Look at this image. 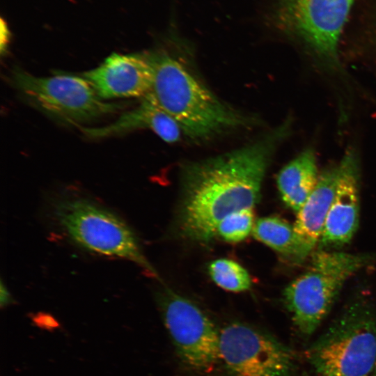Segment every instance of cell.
<instances>
[{"mask_svg": "<svg viewBox=\"0 0 376 376\" xmlns=\"http://www.w3.org/2000/svg\"><path fill=\"white\" fill-rule=\"evenodd\" d=\"M12 81L41 110L71 124L93 120L122 108L121 105L102 101L81 76L61 74L40 77L16 68L12 72Z\"/></svg>", "mask_w": 376, "mask_h": 376, "instance_id": "cell-7", "label": "cell"}, {"mask_svg": "<svg viewBox=\"0 0 376 376\" xmlns=\"http://www.w3.org/2000/svg\"><path fill=\"white\" fill-rule=\"evenodd\" d=\"M284 124L265 139L229 153L187 165L182 176L178 225L180 235L207 243L228 214L253 209L276 145L289 131Z\"/></svg>", "mask_w": 376, "mask_h": 376, "instance_id": "cell-1", "label": "cell"}, {"mask_svg": "<svg viewBox=\"0 0 376 376\" xmlns=\"http://www.w3.org/2000/svg\"><path fill=\"white\" fill-rule=\"evenodd\" d=\"M208 272L213 281L221 288L230 292H243L251 285L248 272L237 262L220 258L208 266Z\"/></svg>", "mask_w": 376, "mask_h": 376, "instance_id": "cell-16", "label": "cell"}, {"mask_svg": "<svg viewBox=\"0 0 376 376\" xmlns=\"http://www.w3.org/2000/svg\"><path fill=\"white\" fill-rule=\"evenodd\" d=\"M153 131L168 143L180 139L183 132L177 121L157 104L151 92L134 109L123 113L116 121L100 127H81V131L93 139L113 136L136 129Z\"/></svg>", "mask_w": 376, "mask_h": 376, "instance_id": "cell-12", "label": "cell"}, {"mask_svg": "<svg viewBox=\"0 0 376 376\" xmlns=\"http://www.w3.org/2000/svg\"><path fill=\"white\" fill-rule=\"evenodd\" d=\"M252 234L257 240L293 263H302L313 252L297 233L294 225L276 216L258 219Z\"/></svg>", "mask_w": 376, "mask_h": 376, "instance_id": "cell-15", "label": "cell"}, {"mask_svg": "<svg viewBox=\"0 0 376 376\" xmlns=\"http://www.w3.org/2000/svg\"><path fill=\"white\" fill-rule=\"evenodd\" d=\"M308 363L321 376H368L376 363V306L355 295L306 349Z\"/></svg>", "mask_w": 376, "mask_h": 376, "instance_id": "cell-3", "label": "cell"}, {"mask_svg": "<svg viewBox=\"0 0 376 376\" xmlns=\"http://www.w3.org/2000/svg\"><path fill=\"white\" fill-rule=\"evenodd\" d=\"M337 166L335 194L318 242L320 249L344 246L359 226L361 166L356 150H347Z\"/></svg>", "mask_w": 376, "mask_h": 376, "instance_id": "cell-10", "label": "cell"}, {"mask_svg": "<svg viewBox=\"0 0 376 376\" xmlns=\"http://www.w3.org/2000/svg\"><path fill=\"white\" fill-rule=\"evenodd\" d=\"M150 56L155 70L150 92L185 134L206 138L249 123L217 98L177 59L162 53Z\"/></svg>", "mask_w": 376, "mask_h": 376, "instance_id": "cell-2", "label": "cell"}, {"mask_svg": "<svg viewBox=\"0 0 376 376\" xmlns=\"http://www.w3.org/2000/svg\"><path fill=\"white\" fill-rule=\"evenodd\" d=\"M219 360L229 376H295L297 357L274 337L240 322L220 331Z\"/></svg>", "mask_w": 376, "mask_h": 376, "instance_id": "cell-8", "label": "cell"}, {"mask_svg": "<svg viewBox=\"0 0 376 376\" xmlns=\"http://www.w3.org/2000/svg\"><path fill=\"white\" fill-rule=\"evenodd\" d=\"M306 269L284 290L285 306L299 334L309 338L327 317L345 282L376 256L319 249Z\"/></svg>", "mask_w": 376, "mask_h": 376, "instance_id": "cell-4", "label": "cell"}, {"mask_svg": "<svg viewBox=\"0 0 376 376\" xmlns=\"http://www.w3.org/2000/svg\"><path fill=\"white\" fill-rule=\"evenodd\" d=\"M81 76L101 99L143 97L152 88L155 70L150 54L113 53Z\"/></svg>", "mask_w": 376, "mask_h": 376, "instance_id": "cell-11", "label": "cell"}, {"mask_svg": "<svg viewBox=\"0 0 376 376\" xmlns=\"http://www.w3.org/2000/svg\"><path fill=\"white\" fill-rule=\"evenodd\" d=\"M253 209L235 211L224 218L217 227V235L228 242H240L253 230L254 217Z\"/></svg>", "mask_w": 376, "mask_h": 376, "instance_id": "cell-17", "label": "cell"}, {"mask_svg": "<svg viewBox=\"0 0 376 376\" xmlns=\"http://www.w3.org/2000/svg\"><path fill=\"white\" fill-rule=\"evenodd\" d=\"M9 38V31L7 28V26L4 24L3 19H1V52L3 54V51L6 50L7 44L8 42Z\"/></svg>", "mask_w": 376, "mask_h": 376, "instance_id": "cell-18", "label": "cell"}, {"mask_svg": "<svg viewBox=\"0 0 376 376\" xmlns=\"http://www.w3.org/2000/svg\"><path fill=\"white\" fill-rule=\"evenodd\" d=\"M165 325L185 364L201 372L219 361V336L212 322L194 302L167 291L160 299Z\"/></svg>", "mask_w": 376, "mask_h": 376, "instance_id": "cell-9", "label": "cell"}, {"mask_svg": "<svg viewBox=\"0 0 376 376\" xmlns=\"http://www.w3.org/2000/svg\"><path fill=\"white\" fill-rule=\"evenodd\" d=\"M354 0H275L272 19L325 65L339 66L338 47Z\"/></svg>", "mask_w": 376, "mask_h": 376, "instance_id": "cell-6", "label": "cell"}, {"mask_svg": "<svg viewBox=\"0 0 376 376\" xmlns=\"http://www.w3.org/2000/svg\"><path fill=\"white\" fill-rule=\"evenodd\" d=\"M317 157L311 148L302 151L279 171L276 182L285 204L297 213L319 178Z\"/></svg>", "mask_w": 376, "mask_h": 376, "instance_id": "cell-14", "label": "cell"}, {"mask_svg": "<svg viewBox=\"0 0 376 376\" xmlns=\"http://www.w3.org/2000/svg\"><path fill=\"white\" fill-rule=\"evenodd\" d=\"M373 376H376V363H375L374 370L373 371Z\"/></svg>", "mask_w": 376, "mask_h": 376, "instance_id": "cell-20", "label": "cell"}, {"mask_svg": "<svg viewBox=\"0 0 376 376\" xmlns=\"http://www.w3.org/2000/svg\"><path fill=\"white\" fill-rule=\"evenodd\" d=\"M54 213L67 235L82 248L130 260L156 274L131 228L109 210L87 199L68 198L55 204Z\"/></svg>", "mask_w": 376, "mask_h": 376, "instance_id": "cell-5", "label": "cell"}, {"mask_svg": "<svg viewBox=\"0 0 376 376\" xmlns=\"http://www.w3.org/2000/svg\"><path fill=\"white\" fill-rule=\"evenodd\" d=\"M337 165L320 174L318 183L297 213L294 228L299 237L313 249L319 242L330 210L336 186Z\"/></svg>", "mask_w": 376, "mask_h": 376, "instance_id": "cell-13", "label": "cell"}, {"mask_svg": "<svg viewBox=\"0 0 376 376\" xmlns=\"http://www.w3.org/2000/svg\"><path fill=\"white\" fill-rule=\"evenodd\" d=\"M10 297L8 292L7 291L6 288H4L3 284H1V304L6 305L10 302Z\"/></svg>", "mask_w": 376, "mask_h": 376, "instance_id": "cell-19", "label": "cell"}]
</instances>
